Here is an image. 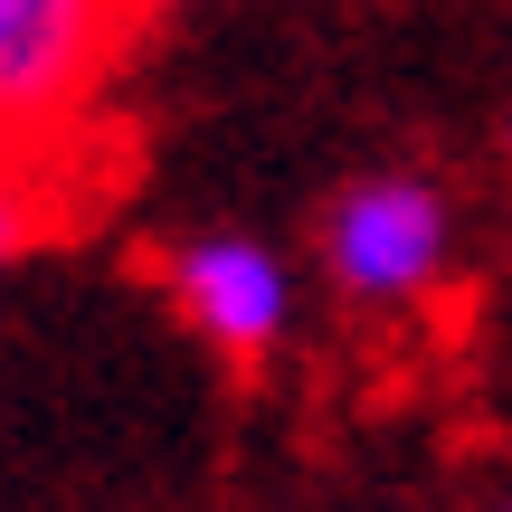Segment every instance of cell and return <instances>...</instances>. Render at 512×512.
Instances as JSON below:
<instances>
[{
    "label": "cell",
    "mask_w": 512,
    "mask_h": 512,
    "mask_svg": "<svg viewBox=\"0 0 512 512\" xmlns=\"http://www.w3.org/2000/svg\"><path fill=\"white\" fill-rule=\"evenodd\" d=\"M456 266V209L427 171H370L323 209V275L361 313H408Z\"/></svg>",
    "instance_id": "cell-1"
},
{
    "label": "cell",
    "mask_w": 512,
    "mask_h": 512,
    "mask_svg": "<svg viewBox=\"0 0 512 512\" xmlns=\"http://www.w3.org/2000/svg\"><path fill=\"white\" fill-rule=\"evenodd\" d=\"M162 285L181 304V323L228 361H266L294 332V266L266 238H181L162 256Z\"/></svg>",
    "instance_id": "cell-2"
},
{
    "label": "cell",
    "mask_w": 512,
    "mask_h": 512,
    "mask_svg": "<svg viewBox=\"0 0 512 512\" xmlns=\"http://www.w3.org/2000/svg\"><path fill=\"white\" fill-rule=\"evenodd\" d=\"M114 0H0V143H38L86 95Z\"/></svg>",
    "instance_id": "cell-3"
},
{
    "label": "cell",
    "mask_w": 512,
    "mask_h": 512,
    "mask_svg": "<svg viewBox=\"0 0 512 512\" xmlns=\"http://www.w3.org/2000/svg\"><path fill=\"white\" fill-rule=\"evenodd\" d=\"M48 219H57V209H48V181H38L29 143H0V266L48 238Z\"/></svg>",
    "instance_id": "cell-4"
},
{
    "label": "cell",
    "mask_w": 512,
    "mask_h": 512,
    "mask_svg": "<svg viewBox=\"0 0 512 512\" xmlns=\"http://www.w3.org/2000/svg\"><path fill=\"white\" fill-rule=\"evenodd\" d=\"M143 10H162V0H143Z\"/></svg>",
    "instance_id": "cell-5"
},
{
    "label": "cell",
    "mask_w": 512,
    "mask_h": 512,
    "mask_svg": "<svg viewBox=\"0 0 512 512\" xmlns=\"http://www.w3.org/2000/svg\"><path fill=\"white\" fill-rule=\"evenodd\" d=\"M503 512H512V503H503Z\"/></svg>",
    "instance_id": "cell-6"
}]
</instances>
